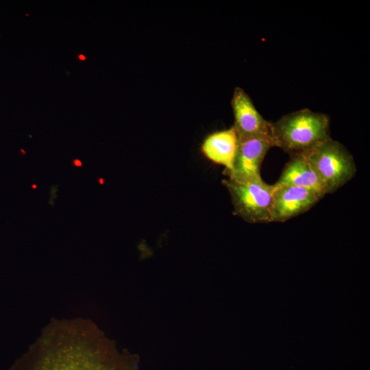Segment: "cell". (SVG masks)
Returning <instances> with one entry per match:
<instances>
[{
    "mask_svg": "<svg viewBox=\"0 0 370 370\" xmlns=\"http://www.w3.org/2000/svg\"><path fill=\"white\" fill-rule=\"evenodd\" d=\"M10 370H123L91 322L55 321Z\"/></svg>",
    "mask_w": 370,
    "mask_h": 370,
    "instance_id": "cell-1",
    "label": "cell"
},
{
    "mask_svg": "<svg viewBox=\"0 0 370 370\" xmlns=\"http://www.w3.org/2000/svg\"><path fill=\"white\" fill-rule=\"evenodd\" d=\"M330 137L329 116L307 108L287 114L272 123L273 147L291 156L304 155Z\"/></svg>",
    "mask_w": 370,
    "mask_h": 370,
    "instance_id": "cell-2",
    "label": "cell"
},
{
    "mask_svg": "<svg viewBox=\"0 0 370 370\" xmlns=\"http://www.w3.org/2000/svg\"><path fill=\"white\" fill-rule=\"evenodd\" d=\"M222 182L230 193L235 215L251 223H271L273 184L264 182L260 175L227 178Z\"/></svg>",
    "mask_w": 370,
    "mask_h": 370,
    "instance_id": "cell-3",
    "label": "cell"
},
{
    "mask_svg": "<svg viewBox=\"0 0 370 370\" xmlns=\"http://www.w3.org/2000/svg\"><path fill=\"white\" fill-rule=\"evenodd\" d=\"M321 181L326 194L331 193L351 180L356 173L352 154L331 137L304 154Z\"/></svg>",
    "mask_w": 370,
    "mask_h": 370,
    "instance_id": "cell-4",
    "label": "cell"
},
{
    "mask_svg": "<svg viewBox=\"0 0 370 370\" xmlns=\"http://www.w3.org/2000/svg\"><path fill=\"white\" fill-rule=\"evenodd\" d=\"M231 106L234 117L233 127L238 140L256 138L273 143L272 123L263 118L243 88L236 87L234 89Z\"/></svg>",
    "mask_w": 370,
    "mask_h": 370,
    "instance_id": "cell-5",
    "label": "cell"
},
{
    "mask_svg": "<svg viewBox=\"0 0 370 370\" xmlns=\"http://www.w3.org/2000/svg\"><path fill=\"white\" fill-rule=\"evenodd\" d=\"M274 187L271 208V223L284 222L304 213L324 197L316 191L302 187Z\"/></svg>",
    "mask_w": 370,
    "mask_h": 370,
    "instance_id": "cell-6",
    "label": "cell"
},
{
    "mask_svg": "<svg viewBox=\"0 0 370 370\" xmlns=\"http://www.w3.org/2000/svg\"><path fill=\"white\" fill-rule=\"evenodd\" d=\"M271 147H273L272 142L262 138L238 140L232 170L224 174L231 179H243L260 175L261 164Z\"/></svg>",
    "mask_w": 370,
    "mask_h": 370,
    "instance_id": "cell-7",
    "label": "cell"
},
{
    "mask_svg": "<svg viewBox=\"0 0 370 370\" xmlns=\"http://www.w3.org/2000/svg\"><path fill=\"white\" fill-rule=\"evenodd\" d=\"M238 147V138L233 126L207 136L201 151L210 160L225 166L223 173L232 170Z\"/></svg>",
    "mask_w": 370,
    "mask_h": 370,
    "instance_id": "cell-8",
    "label": "cell"
},
{
    "mask_svg": "<svg viewBox=\"0 0 370 370\" xmlns=\"http://www.w3.org/2000/svg\"><path fill=\"white\" fill-rule=\"evenodd\" d=\"M273 185L302 187L324 196L326 195L324 187L304 155L291 156Z\"/></svg>",
    "mask_w": 370,
    "mask_h": 370,
    "instance_id": "cell-9",
    "label": "cell"
},
{
    "mask_svg": "<svg viewBox=\"0 0 370 370\" xmlns=\"http://www.w3.org/2000/svg\"><path fill=\"white\" fill-rule=\"evenodd\" d=\"M73 164L74 166H77V167H81L82 166V162L78 160V159H75L73 160Z\"/></svg>",
    "mask_w": 370,
    "mask_h": 370,
    "instance_id": "cell-10",
    "label": "cell"
},
{
    "mask_svg": "<svg viewBox=\"0 0 370 370\" xmlns=\"http://www.w3.org/2000/svg\"><path fill=\"white\" fill-rule=\"evenodd\" d=\"M32 188H36V185H34V184L32 185Z\"/></svg>",
    "mask_w": 370,
    "mask_h": 370,
    "instance_id": "cell-11",
    "label": "cell"
}]
</instances>
